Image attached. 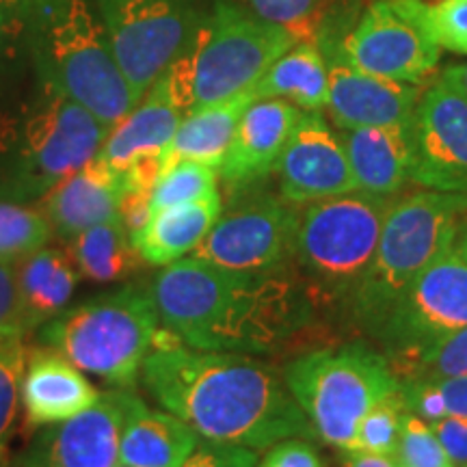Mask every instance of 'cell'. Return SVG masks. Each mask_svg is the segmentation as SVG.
Masks as SVG:
<instances>
[{"label": "cell", "mask_w": 467, "mask_h": 467, "mask_svg": "<svg viewBox=\"0 0 467 467\" xmlns=\"http://www.w3.org/2000/svg\"><path fill=\"white\" fill-rule=\"evenodd\" d=\"M150 290L162 331L202 350L275 355L318 314L295 266L232 271L186 255L162 266Z\"/></svg>", "instance_id": "cell-1"}, {"label": "cell", "mask_w": 467, "mask_h": 467, "mask_svg": "<svg viewBox=\"0 0 467 467\" xmlns=\"http://www.w3.org/2000/svg\"><path fill=\"white\" fill-rule=\"evenodd\" d=\"M159 342L143 361V389L202 440L266 451L273 443L314 440L307 418L284 381L282 368L255 355Z\"/></svg>", "instance_id": "cell-2"}, {"label": "cell", "mask_w": 467, "mask_h": 467, "mask_svg": "<svg viewBox=\"0 0 467 467\" xmlns=\"http://www.w3.org/2000/svg\"><path fill=\"white\" fill-rule=\"evenodd\" d=\"M39 83L113 128L137 107L93 0H9Z\"/></svg>", "instance_id": "cell-3"}, {"label": "cell", "mask_w": 467, "mask_h": 467, "mask_svg": "<svg viewBox=\"0 0 467 467\" xmlns=\"http://www.w3.org/2000/svg\"><path fill=\"white\" fill-rule=\"evenodd\" d=\"M109 132L66 93L39 83L33 98L0 113V200L37 203L91 161Z\"/></svg>", "instance_id": "cell-4"}, {"label": "cell", "mask_w": 467, "mask_h": 467, "mask_svg": "<svg viewBox=\"0 0 467 467\" xmlns=\"http://www.w3.org/2000/svg\"><path fill=\"white\" fill-rule=\"evenodd\" d=\"M465 223L467 192L420 189L396 197L375 255L344 307L348 323L372 340L402 290L452 247Z\"/></svg>", "instance_id": "cell-5"}, {"label": "cell", "mask_w": 467, "mask_h": 467, "mask_svg": "<svg viewBox=\"0 0 467 467\" xmlns=\"http://www.w3.org/2000/svg\"><path fill=\"white\" fill-rule=\"evenodd\" d=\"M299 39L236 0H213L200 31L165 69L186 115L254 89Z\"/></svg>", "instance_id": "cell-6"}, {"label": "cell", "mask_w": 467, "mask_h": 467, "mask_svg": "<svg viewBox=\"0 0 467 467\" xmlns=\"http://www.w3.org/2000/svg\"><path fill=\"white\" fill-rule=\"evenodd\" d=\"M161 331L150 285L126 284L63 309L37 329V340L87 375L132 389Z\"/></svg>", "instance_id": "cell-7"}, {"label": "cell", "mask_w": 467, "mask_h": 467, "mask_svg": "<svg viewBox=\"0 0 467 467\" xmlns=\"http://www.w3.org/2000/svg\"><path fill=\"white\" fill-rule=\"evenodd\" d=\"M282 375L314 440L337 451L353 448L366 413L396 394L400 383L383 350L368 337L296 355L285 361Z\"/></svg>", "instance_id": "cell-8"}, {"label": "cell", "mask_w": 467, "mask_h": 467, "mask_svg": "<svg viewBox=\"0 0 467 467\" xmlns=\"http://www.w3.org/2000/svg\"><path fill=\"white\" fill-rule=\"evenodd\" d=\"M394 200L353 191L299 208L292 266L317 307H347Z\"/></svg>", "instance_id": "cell-9"}, {"label": "cell", "mask_w": 467, "mask_h": 467, "mask_svg": "<svg viewBox=\"0 0 467 467\" xmlns=\"http://www.w3.org/2000/svg\"><path fill=\"white\" fill-rule=\"evenodd\" d=\"M467 325V260L448 247L402 290L372 342L407 379L443 340Z\"/></svg>", "instance_id": "cell-10"}, {"label": "cell", "mask_w": 467, "mask_h": 467, "mask_svg": "<svg viewBox=\"0 0 467 467\" xmlns=\"http://www.w3.org/2000/svg\"><path fill=\"white\" fill-rule=\"evenodd\" d=\"M110 48L141 100L210 14V0H93Z\"/></svg>", "instance_id": "cell-11"}, {"label": "cell", "mask_w": 467, "mask_h": 467, "mask_svg": "<svg viewBox=\"0 0 467 467\" xmlns=\"http://www.w3.org/2000/svg\"><path fill=\"white\" fill-rule=\"evenodd\" d=\"M230 195V203L191 255L232 271L292 266L299 208L265 182Z\"/></svg>", "instance_id": "cell-12"}, {"label": "cell", "mask_w": 467, "mask_h": 467, "mask_svg": "<svg viewBox=\"0 0 467 467\" xmlns=\"http://www.w3.org/2000/svg\"><path fill=\"white\" fill-rule=\"evenodd\" d=\"M344 55L361 72L422 85L440 66L441 48L424 22V0H375L342 37Z\"/></svg>", "instance_id": "cell-13"}, {"label": "cell", "mask_w": 467, "mask_h": 467, "mask_svg": "<svg viewBox=\"0 0 467 467\" xmlns=\"http://www.w3.org/2000/svg\"><path fill=\"white\" fill-rule=\"evenodd\" d=\"M347 17H318L312 37L323 52L329 72V110L336 130L372 126H409L420 100V85L399 83L361 72L342 50V37L348 31Z\"/></svg>", "instance_id": "cell-14"}, {"label": "cell", "mask_w": 467, "mask_h": 467, "mask_svg": "<svg viewBox=\"0 0 467 467\" xmlns=\"http://www.w3.org/2000/svg\"><path fill=\"white\" fill-rule=\"evenodd\" d=\"M411 184L420 189L467 192V96L437 76L420 93L409 121Z\"/></svg>", "instance_id": "cell-15"}, {"label": "cell", "mask_w": 467, "mask_h": 467, "mask_svg": "<svg viewBox=\"0 0 467 467\" xmlns=\"http://www.w3.org/2000/svg\"><path fill=\"white\" fill-rule=\"evenodd\" d=\"M139 396L128 388L100 392L85 411L35 431L16 454L20 467H110L119 463L121 431Z\"/></svg>", "instance_id": "cell-16"}, {"label": "cell", "mask_w": 467, "mask_h": 467, "mask_svg": "<svg viewBox=\"0 0 467 467\" xmlns=\"http://www.w3.org/2000/svg\"><path fill=\"white\" fill-rule=\"evenodd\" d=\"M275 175L277 192L296 208L358 191L340 132L323 110H303Z\"/></svg>", "instance_id": "cell-17"}, {"label": "cell", "mask_w": 467, "mask_h": 467, "mask_svg": "<svg viewBox=\"0 0 467 467\" xmlns=\"http://www.w3.org/2000/svg\"><path fill=\"white\" fill-rule=\"evenodd\" d=\"M303 110L288 100H254L241 121L219 167V180L230 192L266 182L275 173L285 145Z\"/></svg>", "instance_id": "cell-18"}, {"label": "cell", "mask_w": 467, "mask_h": 467, "mask_svg": "<svg viewBox=\"0 0 467 467\" xmlns=\"http://www.w3.org/2000/svg\"><path fill=\"white\" fill-rule=\"evenodd\" d=\"M124 192V175L96 154L52 186L35 206L48 221L52 236L69 243L80 232L121 214Z\"/></svg>", "instance_id": "cell-19"}, {"label": "cell", "mask_w": 467, "mask_h": 467, "mask_svg": "<svg viewBox=\"0 0 467 467\" xmlns=\"http://www.w3.org/2000/svg\"><path fill=\"white\" fill-rule=\"evenodd\" d=\"M98 396L100 392L72 361L46 347H31L20 389L26 433L74 418L91 407Z\"/></svg>", "instance_id": "cell-20"}, {"label": "cell", "mask_w": 467, "mask_h": 467, "mask_svg": "<svg viewBox=\"0 0 467 467\" xmlns=\"http://www.w3.org/2000/svg\"><path fill=\"white\" fill-rule=\"evenodd\" d=\"M184 117V107L162 74L137 107L110 128L98 156L119 173L148 156H162Z\"/></svg>", "instance_id": "cell-21"}, {"label": "cell", "mask_w": 467, "mask_h": 467, "mask_svg": "<svg viewBox=\"0 0 467 467\" xmlns=\"http://www.w3.org/2000/svg\"><path fill=\"white\" fill-rule=\"evenodd\" d=\"M353 169L358 191L396 200L411 184L409 126H372L337 130Z\"/></svg>", "instance_id": "cell-22"}, {"label": "cell", "mask_w": 467, "mask_h": 467, "mask_svg": "<svg viewBox=\"0 0 467 467\" xmlns=\"http://www.w3.org/2000/svg\"><path fill=\"white\" fill-rule=\"evenodd\" d=\"M78 279L72 258L63 249L42 247L17 262L16 284L26 336L67 309Z\"/></svg>", "instance_id": "cell-23"}, {"label": "cell", "mask_w": 467, "mask_h": 467, "mask_svg": "<svg viewBox=\"0 0 467 467\" xmlns=\"http://www.w3.org/2000/svg\"><path fill=\"white\" fill-rule=\"evenodd\" d=\"M221 210L223 200L217 192L206 200L150 214L148 221L132 234V243L143 265L162 268L191 255L219 219Z\"/></svg>", "instance_id": "cell-24"}, {"label": "cell", "mask_w": 467, "mask_h": 467, "mask_svg": "<svg viewBox=\"0 0 467 467\" xmlns=\"http://www.w3.org/2000/svg\"><path fill=\"white\" fill-rule=\"evenodd\" d=\"M200 435L165 409H150L137 400L119 441V463L128 467H182Z\"/></svg>", "instance_id": "cell-25"}, {"label": "cell", "mask_w": 467, "mask_h": 467, "mask_svg": "<svg viewBox=\"0 0 467 467\" xmlns=\"http://www.w3.org/2000/svg\"><path fill=\"white\" fill-rule=\"evenodd\" d=\"M254 100V91L249 89L227 98L223 102L213 104V107L192 110L186 115L165 151H162V171L182 161L202 162V165L214 167L219 171L225 151L230 148L234 130Z\"/></svg>", "instance_id": "cell-26"}, {"label": "cell", "mask_w": 467, "mask_h": 467, "mask_svg": "<svg viewBox=\"0 0 467 467\" xmlns=\"http://www.w3.org/2000/svg\"><path fill=\"white\" fill-rule=\"evenodd\" d=\"M255 100H288L301 110H325L329 102V72L317 39H301L277 58L255 83Z\"/></svg>", "instance_id": "cell-27"}, {"label": "cell", "mask_w": 467, "mask_h": 467, "mask_svg": "<svg viewBox=\"0 0 467 467\" xmlns=\"http://www.w3.org/2000/svg\"><path fill=\"white\" fill-rule=\"evenodd\" d=\"M80 277L93 284L130 279L143 265L132 243V232L121 214L80 232L67 249Z\"/></svg>", "instance_id": "cell-28"}, {"label": "cell", "mask_w": 467, "mask_h": 467, "mask_svg": "<svg viewBox=\"0 0 467 467\" xmlns=\"http://www.w3.org/2000/svg\"><path fill=\"white\" fill-rule=\"evenodd\" d=\"M399 394L407 411L426 422L446 418L467 420V377H407L400 379Z\"/></svg>", "instance_id": "cell-29"}, {"label": "cell", "mask_w": 467, "mask_h": 467, "mask_svg": "<svg viewBox=\"0 0 467 467\" xmlns=\"http://www.w3.org/2000/svg\"><path fill=\"white\" fill-rule=\"evenodd\" d=\"M52 238L48 221L37 206L0 200V260L20 262Z\"/></svg>", "instance_id": "cell-30"}, {"label": "cell", "mask_w": 467, "mask_h": 467, "mask_svg": "<svg viewBox=\"0 0 467 467\" xmlns=\"http://www.w3.org/2000/svg\"><path fill=\"white\" fill-rule=\"evenodd\" d=\"M219 192V171L202 162H175L156 180L150 195V214L182 203L206 200Z\"/></svg>", "instance_id": "cell-31"}, {"label": "cell", "mask_w": 467, "mask_h": 467, "mask_svg": "<svg viewBox=\"0 0 467 467\" xmlns=\"http://www.w3.org/2000/svg\"><path fill=\"white\" fill-rule=\"evenodd\" d=\"M28 353L26 336L7 337L0 342V467L7 463V448L16 431L20 411V389L25 377Z\"/></svg>", "instance_id": "cell-32"}, {"label": "cell", "mask_w": 467, "mask_h": 467, "mask_svg": "<svg viewBox=\"0 0 467 467\" xmlns=\"http://www.w3.org/2000/svg\"><path fill=\"white\" fill-rule=\"evenodd\" d=\"M405 413L407 409L402 405L399 389H396V394L377 402L366 413L358 426V433H355V441L350 451L392 454L394 457L396 448H399V437Z\"/></svg>", "instance_id": "cell-33"}, {"label": "cell", "mask_w": 467, "mask_h": 467, "mask_svg": "<svg viewBox=\"0 0 467 467\" xmlns=\"http://www.w3.org/2000/svg\"><path fill=\"white\" fill-rule=\"evenodd\" d=\"M394 457L399 459L400 467H454L433 424L411 411H407L402 418L399 448Z\"/></svg>", "instance_id": "cell-34"}, {"label": "cell", "mask_w": 467, "mask_h": 467, "mask_svg": "<svg viewBox=\"0 0 467 467\" xmlns=\"http://www.w3.org/2000/svg\"><path fill=\"white\" fill-rule=\"evenodd\" d=\"M244 9L271 25L284 26L296 39H312L327 0H236Z\"/></svg>", "instance_id": "cell-35"}, {"label": "cell", "mask_w": 467, "mask_h": 467, "mask_svg": "<svg viewBox=\"0 0 467 467\" xmlns=\"http://www.w3.org/2000/svg\"><path fill=\"white\" fill-rule=\"evenodd\" d=\"M424 22L441 50L467 57V0L424 3Z\"/></svg>", "instance_id": "cell-36"}, {"label": "cell", "mask_w": 467, "mask_h": 467, "mask_svg": "<svg viewBox=\"0 0 467 467\" xmlns=\"http://www.w3.org/2000/svg\"><path fill=\"white\" fill-rule=\"evenodd\" d=\"M411 377H467V325L443 340L433 353L416 368Z\"/></svg>", "instance_id": "cell-37"}, {"label": "cell", "mask_w": 467, "mask_h": 467, "mask_svg": "<svg viewBox=\"0 0 467 467\" xmlns=\"http://www.w3.org/2000/svg\"><path fill=\"white\" fill-rule=\"evenodd\" d=\"M260 452L238 443L202 440L182 467H258Z\"/></svg>", "instance_id": "cell-38"}, {"label": "cell", "mask_w": 467, "mask_h": 467, "mask_svg": "<svg viewBox=\"0 0 467 467\" xmlns=\"http://www.w3.org/2000/svg\"><path fill=\"white\" fill-rule=\"evenodd\" d=\"M258 467H325V463L312 440L290 437L262 451Z\"/></svg>", "instance_id": "cell-39"}, {"label": "cell", "mask_w": 467, "mask_h": 467, "mask_svg": "<svg viewBox=\"0 0 467 467\" xmlns=\"http://www.w3.org/2000/svg\"><path fill=\"white\" fill-rule=\"evenodd\" d=\"M16 336H26L20 314L16 266L0 260V342Z\"/></svg>", "instance_id": "cell-40"}, {"label": "cell", "mask_w": 467, "mask_h": 467, "mask_svg": "<svg viewBox=\"0 0 467 467\" xmlns=\"http://www.w3.org/2000/svg\"><path fill=\"white\" fill-rule=\"evenodd\" d=\"M431 424H433L454 467H467V420L446 418Z\"/></svg>", "instance_id": "cell-41"}, {"label": "cell", "mask_w": 467, "mask_h": 467, "mask_svg": "<svg viewBox=\"0 0 467 467\" xmlns=\"http://www.w3.org/2000/svg\"><path fill=\"white\" fill-rule=\"evenodd\" d=\"M342 467H400L392 454H377L366 451H340Z\"/></svg>", "instance_id": "cell-42"}, {"label": "cell", "mask_w": 467, "mask_h": 467, "mask_svg": "<svg viewBox=\"0 0 467 467\" xmlns=\"http://www.w3.org/2000/svg\"><path fill=\"white\" fill-rule=\"evenodd\" d=\"M440 76H443L448 83H452L463 96H467V63H457V66L446 67Z\"/></svg>", "instance_id": "cell-43"}, {"label": "cell", "mask_w": 467, "mask_h": 467, "mask_svg": "<svg viewBox=\"0 0 467 467\" xmlns=\"http://www.w3.org/2000/svg\"><path fill=\"white\" fill-rule=\"evenodd\" d=\"M9 11H11L9 0H0V44H3V35H5V26H7Z\"/></svg>", "instance_id": "cell-44"}, {"label": "cell", "mask_w": 467, "mask_h": 467, "mask_svg": "<svg viewBox=\"0 0 467 467\" xmlns=\"http://www.w3.org/2000/svg\"><path fill=\"white\" fill-rule=\"evenodd\" d=\"M454 249L459 251L461 255H463V258L467 260V223L463 225V230L459 232V236H457V241H454Z\"/></svg>", "instance_id": "cell-45"}, {"label": "cell", "mask_w": 467, "mask_h": 467, "mask_svg": "<svg viewBox=\"0 0 467 467\" xmlns=\"http://www.w3.org/2000/svg\"><path fill=\"white\" fill-rule=\"evenodd\" d=\"M3 467H20V465H17V463H16V461H14V459H9V461H7V463H5V465H3Z\"/></svg>", "instance_id": "cell-46"}, {"label": "cell", "mask_w": 467, "mask_h": 467, "mask_svg": "<svg viewBox=\"0 0 467 467\" xmlns=\"http://www.w3.org/2000/svg\"><path fill=\"white\" fill-rule=\"evenodd\" d=\"M110 467H128V465H124V463H115V465H110Z\"/></svg>", "instance_id": "cell-47"}]
</instances>
